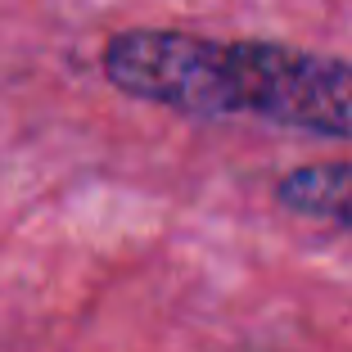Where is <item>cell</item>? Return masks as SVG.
I'll use <instances>...</instances> for the list:
<instances>
[{
  "mask_svg": "<svg viewBox=\"0 0 352 352\" xmlns=\"http://www.w3.org/2000/svg\"><path fill=\"white\" fill-rule=\"evenodd\" d=\"M109 86L186 118H258L352 140V63L280 41H217L176 28H131L100 54Z\"/></svg>",
  "mask_w": 352,
  "mask_h": 352,
  "instance_id": "obj_1",
  "label": "cell"
},
{
  "mask_svg": "<svg viewBox=\"0 0 352 352\" xmlns=\"http://www.w3.org/2000/svg\"><path fill=\"white\" fill-rule=\"evenodd\" d=\"M271 199L294 217L321 221V226H334V230H352V158L294 167L271 186Z\"/></svg>",
  "mask_w": 352,
  "mask_h": 352,
  "instance_id": "obj_2",
  "label": "cell"
}]
</instances>
